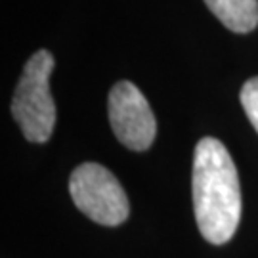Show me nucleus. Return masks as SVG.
Instances as JSON below:
<instances>
[{
	"label": "nucleus",
	"instance_id": "obj_3",
	"mask_svg": "<svg viewBox=\"0 0 258 258\" xmlns=\"http://www.w3.org/2000/svg\"><path fill=\"white\" fill-rule=\"evenodd\" d=\"M69 194L77 209L102 226H119L128 218L130 205L119 180L105 166L84 163L69 180Z\"/></svg>",
	"mask_w": 258,
	"mask_h": 258
},
{
	"label": "nucleus",
	"instance_id": "obj_1",
	"mask_svg": "<svg viewBox=\"0 0 258 258\" xmlns=\"http://www.w3.org/2000/svg\"><path fill=\"white\" fill-rule=\"evenodd\" d=\"M194 211L199 231L212 245L233 237L241 218V187L237 168L220 140H199L194 153Z\"/></svg>",
	"mask_w": 258,
	"mask_h": 258
},
{
	"label": "nucleus",
	"instance_id": "obj_5",
	"mask_svg": "<svg viewBox=\"0 0 258 258\" xmlns=\"http://www.w3.org/2000/svg\"><path fill=\"white\" fill-rule=\"evenodd\" d=\"M212 14L233 33H250L258 25V0H205Z\"/></svg>",
	"mask_w": 258,
	"mask_h": 258
},
{
	"label": "nucleus",
	"instance_id": "obj_6",
	"mask_svg": "<svg viewBox=\"0 0 258 258\" xmlns=\"http://www.w3.org/2000/svg\"><path fill=\"white\" fill-rule=\"evenodd\" d=\"M241 105L249 117L250 124L258 132V77L249 79L241 88Z\"/></svg>",
	"mask_w": 258,
	"mask_h": 258
},
{
	"label": "nucleus",
	"instance_id": "obj_4",
	"mask_svg": "<svg viewBox=\"0 0 258 258\" xmlns=\"http://www.w3.org/2000/svg\"><path fill=\"white\" fill-rule=\"evenodd\" d=\"M109 122L122 146L132 151L151 148L157 134V120L146 96L128 81L117 83L109 92Z\"/></svg>",
	"mask_w": 258,
	"mask_h": 258
},
{
	"label": "nucleus",
	"instance_id": "obj_2",
	"mask_svg": "<svg viewBox=\"0 0 258 258\" xmlns=\"http://www.w3.org/2000/svg\"><path fill=\"white\" fill-rule=\"evenodd\" d=\"M54 55L38 50L29 57L12 100V115L29 142L44 144L55 124V105L50 94Z\"/></svg>",
	"mask_w": 258,
	"mask_h": 258
}]
</instances>
